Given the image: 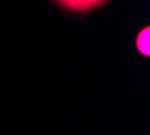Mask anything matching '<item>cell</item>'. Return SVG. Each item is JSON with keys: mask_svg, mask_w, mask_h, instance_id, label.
<instances>
[{"mask_svg": "<svg viewBox=\"0 0 150 135\" xmlns=\"http://www.w3.org/2000/svg\"><path fill=\"white\" fill-rule=\"evenodd\" d=\"M62 7L68 8L70 11H79V12H84V11H89L92 8L98 7L100 4H103L105 0H57Z\"/></svg>", "mask_w": 150, "mask_h": 135, "instance_id": "1", "label": "cell"}, {"mask_svg": "<svg viewBox=\"0 0 150 135\" xmlns=\"http://www.w3.org/2000/svg\"><path fill=\"white\" fill-rule=\"evenodd\" d=\"M137 46L141 53H143L145 56H149V27H145L143 31L139 33L137 38Z\"/></svg>", "mask_w": 150, "mask_h": 135, "instance_id": "2", "label": "cell"}]
</instances>
